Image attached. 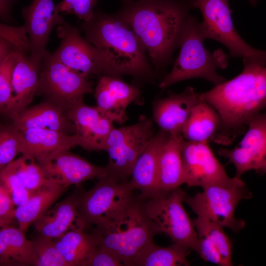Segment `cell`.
Returning <instances> with one entry per match:
<instances>
[{
  "mask_svg": "<svg viewBox=\"0 0 266 266\" xmlns=\"http://www.w3.org/2000/svg\"><path fill=\"white\" fill-rule=\"evenodd\" d=\"M243 68L233 79L201 93L218 113L221 125L213 141L228 145L244 133L249 121L266 109V50L243 58Z\"/></svg>",
  "mask_w": 266,
  "mask_h": 266,
  "instance_id": "cell-1",
  "label": "cell"
},
{
  "mask_svg": "<svg viewBox=\"0 0 266 266\" xmlns=\"http://www.w3.org/2000/svg\"><path fill=\"white\" fill-rule=\"evenodd\" d=\"M191 9V0H132L116 14L142 41L158 74L172 62Z\"/></svg>",
  "mask_w": 266,
  "mask_h": 266,
  "instance_id": "cell-2",
  "label": "cell"
},
{
  "mask_svg": "<svg viewBox=\"0 0 266 266\" xmlns=\"http://www.w3.org/2000/svg\"><path fill=\"white\" fill-rule=\"evenodd\" d=\"M84 37L96 47L107 52L135 85L153 82L157 76L146 49L130 26L116 13L100 9L79 26Z\"/></svg>",
  "mask_w": 266,
  "mask_h": 266,
  "instance_id": "cell-3",
  "label": "cell"
},
{
  "mask_svg": "<svg viewBox=\"0 0 266 266\" xmlns=\"http://www.w3.org/2000/svg\"><path fill=\"white\" fill-rule=\"evenodd\" d=\"M92 233L99 245L116 256L124 266H131L138 253L159 233L147 216L143 199L134 197L124 208Z\"/></svg>",
  "mask_w": 266,
  "mask_h": 266,
  "instance_id": "cell-4",
  "label": "cell"
},
{
  "mask_svg": "<svg viewBox=\"0 0 266 266\" xmlns=\"http://www.w3.org/2000/svg\"><path fill=\"white\" fill-rule=\"evenodd\" d=\"M204 39L200 22L190 15L180 40L179 53L170 71L160 82L161 89L193 78L204 79L215 86L227 80L217 71L227 66V55L221 49L211 53L203 45Z\"/></svg>",
  "mask_w": 266,
  "mask_h": 266,
  "instance_id": "cell-5",
  "label": "cell"
},
{
  "mask_svg": "<svg viewBox=\"0 0 266 266\" xmlns=\"http://www.w3.org/2000/svg\"><path fill=\"white\" fill-rule=\"evenodd\" d=\"M185 202L197 216L206 218L235 233L244 229L245 222L236 218L235 212L239 202L252 197L241 178L234 176L202 188Z\"/></svg>",
  "mask_w": 266,
  "mask_h": 266,
  "instance_id": "cell-6",
  "label": "cell"
},
{
  "mask_svg": "<svg viewBox=\"0 0 266 266\" xmlns=\"http://www.w3.org/2000/svg\"><path fill=\"white\" fill-rule=\"evenodd\" d=\"M57 33L61 42L53 54L66 66L88 77L126 75L112 56L88 41L78 29L69 23L65 21L58 26Z\"/></svg>",
  "mask_w": 266,
  "mask_h": 266,
  "instance_id": "cell-7",
  "label": "cell"
},
{
  "mask_svg": "<svg viewBox=\"0 0 266 266\" xmlns=\"http://www.w3.org/2000/svg\"><path fill=\"white\" fill-rule=\"evenodd\" d=\"M93 84L85 74L69 67L48 52L41 63L36 95L43 96L66 114L84 102L85 95L94 94Z\"/></svg>",
  "mask_w": 266,
  "mask_h": 266,
  "instance_id": "cell-8",
  "label": "cell"
},
{
  "mask_svg": "<svg viewBox=\"0 0 266 266\" xmlns=\"http://www.w3.org/2000/svg\"><path fill=\"white\" fill-rule=\"evenodd\" d=\"M155 134L153 122L144 115L134 124L114 127L103 149L108 155V175L128 181L136 161Z\"/></svg>",
  "mask_w": 266,
  "mask_h": 266,
  "instance_id": "cell-9",
  "label": "cell"
},
{
  "mask_svg": "<svg viewBox=\"0 0 266 266\" xmlns=\"http://www.w3.org/2000/svg\"><path fill=\"white\" fill-rule=\"evenodd\" d=\"M187 195L180 187L165 194L144 199L145 211L157 228L176 243L195 251L198 235L193 221L183 206Z\"/></svg>",
  "mask_w": 266,
  "mask_h": 266,
  "instance_id": "cell-10",
  "label": "cell"
},
{
  "mask_svg": "<svg viewBox=\"0 0 266 266\" xmlns=\"http://www.w3.org/2000/svg\"><path fill=\"white\" fill-rule=\"evenodd\" d=\"M134 190L127 181L107 175L89 191L79 195L80 218L86 229L108 220L126 206L134 198Z\"/></svg>",
  "mask_w": 266,
  "mask_h": 266,
  "instance_id": "cell-11",
  "label": "cell"
},
{
  "mask_svg": "<svg viewBox=\"0 0 266 266\" xmlns=\"http://www.w3.org/2000/svg\"><path fill=\"white\" fill-rule=\"evenodd\" d=\"M193 8L201 12L203 21L200 23L205 39L216 40L226 46L231 58H251L262 50L246 43L235 29L231 17L229 0H191Z\"/></svg>",
  "mask_w": 266,
  "mask_h": 266,
  "instance_id": "cell-12",
  "label": "cell"
},
{
  "mask_svg": "<svg viewBox=\"0 0 266 266\" xmlns=\"http://www.w3.org/2000/svg\"><path fill=\"white\" fill-rule=\"evenodd\" d=\"M35 160L49 178L67 188L87 180L108 175L106 168L95 165L72 153L70 149L57 150L42 155Z\"/></svg>",
  "mask_w": 266,
  "mask_h": 266,
  "instance_id": "cell-13",
  "label": "cell"
},
{
  "mask_svg": "<svg viewBox=\"0 0 266 266\" xmlns=\"http://www.w3.org/2000/svg\"><path fill=\"white\" fill-rule=\"evenodd\" d=\"M218 153L233 165L237 177L248 171L256 170L266 159V111L249 121L243 137L236 147L220 148Z\"/></svg>",
  "mask_w": 266,
  "mask_h": 266,
  "instance_id": "cell-14",
  "label": "cell"
},
{
  "mask_svg": "<svg viewBox=\"0 0 266 266\" xmlns=\"http://www.w3.org/2000/svg\"><path fill=\"white\" fill-rule=\"evenodd\" d=\"M182 155L184 183L188 187L202 188L230 177L208 143L192 142L184 139Z\"/></svg>",
  "mask_w": 266,
  "mask_h": 266,
  "instance_id": "cell-15",
  "label": "cell"
},
{
  "mask_svg": "<svg viewBox=\"0 0 266 266\" xmlns=\"http://www.w3.org/2000/svg\"><path fill=\"white\" fill-rule=\"evenodd\" d=\"M94 96L96 106L119 124L127 120L126 110L129 105L144 102L138 86L126 82L121 77L108 75L100 76Z\"/></svg>",
  "mask_w": 266,
  "mask_h": 266,
  "instance_id": "cell-16",
  "label": "cell"
},
{
  "mask_svg": "<svg viewBox=\"0 0 266 266\" xmlns=\"http://www.w3.org/2000/svg\"><path fill=\"white\" fill-rule=\"evenodd\" d=\"M55 7L52 0H33L22 10L30 55L40 62L48 53L46 47L52 29L65 22L61 16L55 13Z\"/></svg>",
  "mask_w": 266,
  "mask_h": 266,
  "instance_id": "cell-17",
  "label": "cell"
},
{
  "mask_svg": "<svg viewBox=\"0 0 266 266\" xmlns=\"http://www.w3.org/2000/svg\"><path fill=\"white\" fill-rule=\"evenodd\" d=\"M201 93L191 87L179 93L169 92L153 103V121L161 130L170 135L181 134L194 107L201 100Z\"/></svg>",
  "mask_w": 266,
  "mask_h": 266,
  "instance_id": "cell-18",
  "label": "cell"
},
{
  "mask_svg": "<svg viewBox=\"0 0 266 266\" xmlns=\"http://www.w3.org/2000/svg\"><path fill=\"white\" fill-rule=\"evenodd\" d=\"M13 47L18 53L12 76L13 100L3 113L11 119L29 107L36 95L42 63L32 58L29 50Z\"/></svg>",
  "mask_w": 266,
  "mask_h": 266,
  "instance_id": "cell-19",
  "label": "cell"
},
{
  "mask_svg": "<svg viewBox=\"0 0 266 266\" xmlns=\"http://www.w3.org/2000/svg\"><path fill=\"white\" fill-rule=\"evenodd\" d=\"M170 134L160 130L136 161L129 182L146 199L161 195L158 187L159 159L161 150Z\"/></svg>",
  "mask_w": 266,
  "mask_h": 266,
  "instance_id": "cell-20",
  "label": "cell"
},
{
  "mask_svg": "<svg viewBox=\"0 0 266 266\" xmlns=\"http://www.w3.org/2000/svg\"><path fill=\"white\" fill-rule=\"evenodd\" d=\"M66 115L74 124L76 133L86 143L87 150H103L114 127V122L110 117L96 106H89L84 102L71 109Z\"/></svg>",
  "mask_w": 266,
  "mask_h": 266,
  "instance_id": "cell-21",
  "label": "cell"
},
{
  "mask_svg": "<svg viewBox=\"0 0 266 266\" xmlns=\"http://www.w3.org/2000/svg\"><path fill=\"white\" fill-rule=\"evenodd\" d=\"M79 195H70L35 220L33 225L37 233L56 239L72 229H86L78 211Z\"/></svg>",
  "mask_w": 266,
  "mask_h": 266,
  "instance_id": "cell-22",
  "label": "cell"
},
{
  "mask_svg": "<svg viewBox=\"0 0 266 266\" xmlns=\"http://www.w3.org/2000/svg\"><path fill=\"white\" fill-rule=\"evenodd\" d=\"M11 120V124L21 131L44 129L70 134L76 133L74 124L64 111L46 100L34 106L28 107Z\"/></svg>",
  "mask_w": 266,
  "mask_h": 266,
  "instance_id": "cell-23",
  "label": "cell"
},
{
  "mask_svg": "<svg viewBox=\"0 0 266 266\" xmlns=\"http://www.w3.org/2000/svg\"><path fill=\"white\" fill-rule=\"evenodd\" d=\"M21 132L23 138L21 154L35 159L57 150L76 146L87 149L85 140L77 133L70 134L44 129H31Z\"/></svg>",
  "mask_w": 266,
  "mask_h": 266,
  "instance_id": "cell-24",
  "label": "cell"
},
{
  "mask_svg": "<svg viewBox=\"0 0 266 266\" xmlns=\"http://www.w3.org/2000/svg\"><path fill=\"white\" fill-rule=\"evenodd\" d=\"M181 134L170 135L159 159L158 187L161 195L168 193L184 183Z\"/></svg>",
  "mask_w": 266,
  "mask_h": 266,
  "instance_id": "cell-25",
  "label": "cell"
},
{
  "mask_svg": "<svg viewBox=\"0 0 266 266\" xmlns=\"http://www.w3.org/2000/svg\"><path fill=\"white\" fill-rule=\"evenodd\" d=\"M32 240L25 233L11 225L0 230V266H36Z\"/></svg>",
  "mask_w": 266,
  "mask_h": 266,
  "instance_id": "cell-26",
  "label": "cell"
},
{
  "mask_svg": "<svg viewBox=\"0 0 266 266\" xmlns=\"http://www.w3.org/2000/svg\"><path fill=\"white\" fill-rule=\"evenodd\" d=\"M57 181H48L36 190L24 204L17 206L16 219L19 228L25 233L29 226L48 210L66 190Z\"/></svg>",
  "mask_w": 266,
  "mask_h": 266,
  "instance_id": "cell-27",
  "label": "cell"
},
{
  "mask_svg": "<svg viewBox=\"0 0 266 266\" xmlns=\"http://www.w3.org/2000/svg\"><path fill=\"white\" fill-rule=\"evenodd\" d=\"M220 125L218 113L202 100L193 109L181 134L187 141L209 143L213 141Z\"/></svg>",
  "mask_w": 266,
  "mask_h": 266,
  "instance_id": "cell-28",
  "label": "cell"
},
{
  "mask_svg": "<svg viewBox=\"0 0 266 266\" xmlns=\"http://www.w3.org/2000/svg\"><path fill=\"white\" fill-rule=\"evenodd\" d=\"M55 241L68 266H82L99 244L92 232L86 233L79 228L68 231Z\"/></svg>",
  "mask_w": 266,
  "mask_h": 266,
  "instance_id": "cell-29",
  "label": "cell"
},
{
  "mask_svg": "<svg viewBox=\"0 0 266 266\" xmlns=\"http://www.w3.org/2000/svg\"><path fill=\"white\" fill-rule=\"evenodd\" d=\"M191 251L176 243L168 246H160L152 240L138 253L131 266H189L187 257Z\"/></svg>",
  "mask_w": 266,
  "mask_h": 266,
  "instance_id": "cell-30",
  "label": "cell"
},
{
  "mask_svg": "<svg viewBox=\"0 0 266 266\" xmlns=\"http://www.w3.org/2000/svg\"><path fill=\"white\" fill-rule=\"evenodd\" d=\"M0 109L6 110L13 100L12 76L18 53L7 41L0 40Z\"/></svg>",
  "mask_w": 266,
  "mask_h": 266,
  "instance_id": "cell-31",
  "label": "cell"
},
{
  "mask_svg": "<svg viewBox=\"0 0 266 266\" xmlns=\"http://www.w3.org/2000/svg\"><path fill=\"white\" fill-rule=\"evenodd\" d=\"M193 221L198 234L206 237L217 249L224 266H232V244L224 227L202 217L197 216Z\"/></svg>",
  "mask_w": 266,
  "mask_h": 266,
  "instance_id": "cell-32",
  "label": "cell"
},
{
  "mask_svg": "<svg viewBox=\"0 0 266 266\" xmlns=\"http://www.w3.org/2000/svg\"><path fill=\"white\" fill-rule=\"evenodd\" d=\"M10 164L21 182L30 190H37L49 180L34 158L22 154Z\"/></svg>",
  "mask_w": 266,
  "mask_h": 266,
  "instance_id": "cell-33",
  "label": "cell"
},
{
  "mask_svg": "<svg viewBox=\"0 0 266 266\" xmlns=\"http://www.w3.org/2000/svg\"><path fill=\"white\" fill-rule=\"evenodd\" d=\"M23 145V134L20 130L12 124L0 126V169L13 162L16 156L21 153Z\"/></svg>",
  "mask_w": 266,
  "mask_h": 266,
  "instance_id": "cell-34",
  "label": "cell"
},
{
  "mask_svg": "<svg viewBox=\"0 0 266 266\" xmlns=\"http://www.w3.org/2000/svg\"><path fill=\"white\" fill-rule=\"evenodd\" d=\"M54 239L37 233L32 240L37 258L36 266H68Z\"/></svg>",
  "mask_w": 266,
  "mask_h": 266,
  "instance_id": "cell-35",
  "label": "cell"
},
{
  "mask_svg": "<svg viewBox=\"0 0 266 266\" xmlns=\"http://www.w3.org/2000/svg\"><path fill=\"white\" fill-rule=\"evenodd\" d=\"M0 183L7 188L17 207L27 202L36 191L29 190L23 184L10 164L0 169Z\"/></svg>",
  "mask_w": 266,
  "mask_h": 266,
  "instance_id": "cell-36",
  "label": "cell"
},
{
  "mask_svg": "<svg viewBox=\"0 0 266 266\" xmlns=\"http://www.w3.org/2000/svg\"><path fill=\"white\" fill-rule=\"evenodd\" d=\"M98 0H63L55 5V12L74 14L79 20L88 21L93 17Z\"/></svg>",
  "mask_w": 266,
  "mask_h": 266,
  "instance_id": "cell-37",
  "label": "cell"
},
{
  "mask_svg": "<svg viewBox=\"0 0 266 266\" xmlns=\"http://www.w3.org/2000/svg\"><path fill=\"white\" fill-rule=\"evenodd\" d=\"M12 197L7 188L0 183V227L10 226L16 219V210Z\"/></svg>",
  "mask_w": 266,
  "mask_h": 266,
  "instance_id": "cell-38",
  "label": "cell"
},
{
  "mask_svg": "<svg viewBox=\"0 0 266 266\" xmlns=\"http://www.w3.org/2000/svg\"><path fill=\"white\" fill-rule=\"evenodd\" d=\"M122 266L123 264L116 256L98 244L82 266Z\"/></svg>",
  "mask_w": 266,
  "mask_h": 266,
  "instance_id": "cell-39",
  "label": "cell"
},
{
  "mask_svg": "<svg viewBox=\"0 0 266 266\" xmlns=\"http://www.w3.org/2000/svg\"><path fill=\"white\" fill-rule=\"evenodd\" d=\"M198 235L195 251L204 261L220 266H224L222 258L216 247L205 236Z\"/></svg>",
  "mask_w": 266,
  "mask_h": 266,
  "instance_id": "cell-40",
  "label": "cell"
},
{
  "mask_svg": "<svg viewBox=\"0 0 266 266\" xmlns=\"http://www.w3.org/2000/svg\"><path fill=\"white\" fill-rule=\"evenodd\" d=\"M13 3V0H0V18L2 21L9 20Z\"/></svg>",
  "mask_w": 266,
  "mask_h": 266,
  "instance_id": "cell-41",
  "label": "cell"
},
{
  "mask_svg": "<svg viewBox=\"0 0 266 266\" xmlns=\"http://www.w3.org/2000/svg\"><path fill=\"white\" fill-rule=\"evenodd\" d=\"M256 171L260 174H263L266 173V159L260 165Z\"/></svg>",
  "mask_w": 266,
  "mask_h": 266,
  "instance_id": "cell-42",
  "label": "cell"
},
{
  "mask_svg": "<svg viewBox=\"0 0 266 266\" xmlns=\"http://www.w3.org/2000/svg\"><path fill=\"white\" fill-rule=\"evenodd\" d=\"M248 0L254 6H255L257 4V0Z\"/></svg>",
  "mask_w": 266,
  "mask_h": 266,
  "instance_id": "cell-43",
  "label": "cell"
},
{
  "mask_svg": "<svg viewBox=\"0 0 266 266\" xmlns=\"http://www.w3.org/2000/svg\"><path fill=\"white\" fill-rule=\"evenodd\" d=\"M132 0H121L122 1H130Z\"/></svg>",
  "mask_w": 266,
  "mask_h": 266,
  "instance_id": "cell-44",
  "label": "cell"
}]
</instances>
